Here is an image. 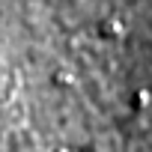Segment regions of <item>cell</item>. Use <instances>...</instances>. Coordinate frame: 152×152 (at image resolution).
Listing matches in <instances>:
<instances>
[{"mask_svg":"<svg viewBox=\"0 0 152 152\" xmlns=\"http://www.w3.org/2000/svg\"><path fill=\"white\" fill-rule=\"evenodd\" d=\"M102 30H104V33H122V24H119L116 18H107V21L102 24Z\"/></svg>","mask_w":152,"mask_h":152,"instance_id":"obj_1","label":"cell"},{"mask_svg":"<svg viewBox=\"0 0 152 152\" xmlns=\"http://www.w3.org/2000/svg\"><path fill=\"white\" fill-rule=\"evenodd\" d=\"M57 152H69V149H66V146H60V149H57Z\"/></svg>","mask_w":152,"mask_h":152,"instance_id":"obj_3","label":"cell"},{"mask_svg":"<svg viewBox=\"0 0 152 152\" xmlns=\"http://www.w3.org/2000/svg\"><path fill=\"white\" fill-rule=\"evenodd\" d=\"M69 81H72L69 72H57V84H69Z\"/></svg>","mask_w":152,"mask_h":152,"instance_id":"obj_2","label":"cell"}]
</instances>
